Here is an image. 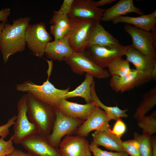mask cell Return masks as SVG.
<instances>
[{
  "label": "cell",
  "instance_id": "1",
  "mask_svg": "<svg viewBox=\"0 0 156 156\" xmlns=\"http://www.w3.org/2000/svg\"><path fill=\"white\" fill-rule=\"evenodd\" d=\"M31 19L21 17L13 20L12 24L6 23L0 34V50L4 63L10 56L25 50V34Z\"/></svg>",
  "mask_w": 156,
  "mask_h": 156
},
{
  "label": "cell",
  "instance_id": "2",
  "mask_svg": "<svg viewBox=\"0 0 156 156\" xmlns=\"http://www.w3.org/2000/svg\"><path fill=\"white\" fill-rule=\"evenodd\" d=\"M27 115L40 136L47 137L51 133L55 119L54 107L27 93Z\"/></svg>",
  "mask_w": 156,
  "mask_h": 156
},
{
  "label": "cell",
  "instance_id": "3",
  "mask_svg": "<svg viewBox=\"0 0 156 156\" xmlns=\"http://www.w3.org/2000/svg\"><path fill=\"white\" fill-rule=\"evenodd\" d=\"M42 84L38 85L28 80L16 85V90L18 91L26 92L54 108L65 99V95L69 91L70 88L65 89L56 88L49 80V77Z\"/></svg>",
  "mask_w": 156,
  "mask_h": 156
},
{
  "label": "cell",
  "instance_id": "4",
  "mask_svg": "<svg viewBox=\"0 0 156 156\" xmlns=\"http://www.w3.org/2000/svg\"><path fill=\"white\" fill-rule=\"evenodd\" d=\"M68 15L70 25L64 37L74 52H84L95 21Z\"/></svg>",
  "mask_w": 156,
  "mask_h": 156
},
{
  "label": "cell",
  "instance_id": "5",
  "mask_svg": "<svg viewBox=\"0 0 156 156\" xmlns=\"http://www.w3.org/2000/svg\"><path fill=\"white\" fill-rule=\"evenodd\" d=\"M129 46L120 44L105 46L90 45L85 47L84 53L94 64L104 69L115 59L125 55Z\"/></svg>",
  "mask_w": 156,
  "mask_h": 156
},
{
  "label": "cell",
  "instance_id": "6",
  "mask_svg": "<svg viewBox=\"0 0 156 156\" xmlns=\"http://www.w3.org/2000/svg\"><path fill=\"white\" fill-rule=\"evenodd\" d=\"M54 108L55 119L52 131L46 138L51 146L58 148L62 138L67 135L75 134L84 121L66 116Z\"/></svg>",
  "mask_w": 156,
  "mask_h": 156
},
{
  "label": "cell",
  "instance_id": "7",
  "mask_svg": "<svg viewBox=\"0 0 156 156\" xmlns=\"http://www.w3.org/2000/svg\"><path fill=\"white\" fill-rule=\"evenodd\" d=\"M27 93L24 94L18 101V114L13 124L14 134L12 135L13 143L20 144L26 138L38 133L36 126L31 122L27 115Z\"/></svg>",
  "mask_w": 156,
  "mask_h": 156
},
{
  "label": "cell",
  "instance_id": "8",
  "mask_svg": "<svg viewBox=\"0 0 156 156\" xmlns=\"http://www.w3.org/2000/svg\"><path fill=\"white\" fill-rule=\"evenodd\" d=\"M126 60L135 66L138 73L136 87H139L152 80L151 73L156 66V58L145 55L129 46L125 54Z\"/></svg>",
  "mask_w": 156,
  "mask_h": 156
},
{
  "label": "cell",
  "instance_id": "9",
  "mask_svg": "<svg viewBox=\"0 0 156 156\" xmlns=\"http://www.w3.org/2000/svg\"><path fill=\"white\" fill-rule=\"evenodd\" d=\"M52 39L44 22L28 25L25 34V42L34 55L42 57L47 44Z\"/></svg>",
  "mask_w": 156,
  "mask_h": 156
},
{
  "label": "cell",
  "instance_id": "10",
  "mask_svg": "<svg viewBox=\"0 0 156 156\" xmlns=\"http://www.w3.org/2000/svg\"><path fill=\"white\" fill-rule=\"evenodd\" d=\"M124 29L131 38L132 47L145 55L156 58L155 34L128 24L125 25Z\"/></svg>",
  "mask_w": 156,
  "mask_h": 156
},
{
  "label": "cell",
  "instance_id": "11",
  "mask_svg": "<svg viewBox=\"0 0 156 156\" xmlns=\"http://www.w3.org/2000/svg\"><path fill=\"white\" fill-rule=\"evenodd\" d=\"M66 63L75 73L81 75L86 72L94 77L103 79L110 76L108 70L101 68L92 62L84 52L73 53L64 59Z\"/></svg>",
  "mask_w": 156,
  "mask_h": 156
},
{
  "label": "cell",
  "instance_id": "12",
  "mask_svg": "<svg viewBox=\"0 0 156 156\" xmlns=\"http://www.w3.org/2000/svg\"><path fill=\"white\" fill-rule=\"evenodd\" d=\"M109 117L104 110L96 105L88 118L77 128L75 134L81 137H87L91 131H103L110 128Z\"/></svg>",
  "mask_w": 156,
  "mask_h": 156
},
{
  "label": "cell",
  "instance_id": "13",
  "mask_svg": "<svg viewBox=\"0 0 156 156\" xmlns=\"http://www.w3.org/2000/svg\"><path fill=\"white\" fill-rule=\"evenodd\" d=\"M20 144L32 156H62L60 148L51 146L46 137L38 134L26 138Z\"/></svg>",
  "mask_w": 156,
  "mask_h": 156
},
{
  "label": "cell",
  "instance_id": "14",
  "mask_svg": "<svg viewBox=\"0 0 156 156\" xmlns=\"http://www.w3.org/2000/svg\"><path fill=\"white\" fill-rule=\"evenodd\" d=\"M59 147L62 156H92L88 141L79 135H66Z\"/></svg>",
  "mask_w": 156,
  "mask_h": 156
},
{
  "label": "cell",
  "instance_id": "15",
  "mask_svg": "<svg viewBox=\"0 0 156 156\" xmlns=\"http://www.w3.org/2000/svg\"><path fill=\"white\" fill-rule=\"evenodd\" d=\"M96 106L94 101L90 103L81 104L64 99L55 108L66 116L85 121L93 112Z\"/></svg>",
  "mask_w": 156,
  "mask_h": 156
},
{
  "label": "cell",
  "instance_id": "16",
  "mask_svg": "<svg viewBox=\"0 0 156 156\" xmlns=\"http://www.w3.org/2000/svg\"><path fill=\"white\" fill-rule=\"evenodd\" d=\"M105 10L95 6L91 0H74L70 13L71 16L100 22Z\"/></svg>",
  "mask_w": 156,
  "mask_h": 156
},
{
  "label": "cell",
  "instance_id": "17",
  "mask_svg": "<svg viewBox=\"0 0 156 156\" xmlns=\"http://www.w3.org/2000/svg\"><path fill=\"white\" fill-rule=\"evenodd\" d=\"M142 15L144 13L134 5L133 0H120L110 8L105 10L101 20L112 21L116 18L129 13Z\"/></svg>",
  "mask_w": 156,
  "mask_h": 156
},
{
  "label": "cell",
  "instance_id": "18",
  "mask_svg": "<svg viewBox=\"0 0 156 156\" xmlns=\"http://www.w3.org/2000/svg\"><path fill=\"white\" fill-rule=\"evenodd\" d=\"M114 24L125 23L140 29L150 31L156 30V10L151 13L136 17L121 16L112 21Z\"/></svg>",
  "mask_w": 156,
  "mask_h": 156
},
{
  "label": "cell",
  "instance_id": "19",
  "mask_svg": "<svg viewBox=\"0 0 156 156\" xmlns=\"http://www.w3.org/2000/svg\"><path fill=\"white\" fill-rule=\"evenodd\" d=\"M92 141L98 146H102L107 149L117 152H125L122 141L111 131V129L95 131L92 134Z\"/></svg>",
  "mask_w": 156,
  "mask_h": 156
},
{
  "label": "cell",
  "instance_id": "20",
  "mask_svg": "<svg viewBox=\"0 0 156 156\" xmlns=\"http://www.w3.org/2000/svg\"><path fill=\"white\" fill-rule=\"evenodd\" d=\"M73 52L67 39L64 37L48 43L45 49L44 54L51 60L61 62Z\"/></svg>",
  "mask_w": 156,
  "mask_h": 156
},
{
  "label": "cell",
  "instance_id": "21",
  "mask_svg": "<svg viewBox=\"0 0 156 156\" xmlns=\"http://www.w3.org/2000/svg\"><path fill=\"white\" fill-rule=\"evenodd\" d=\"M119 44L118 40L105 29L100 22H95L87 46L116 45Z\"/></svg>",
  "mask_w": 156,
  "mask_h": 156
},
{
  "label": "cell",
  "instance_id": "22",
  "mask_svg": "<svg viewBox=\"0 0 156 156\" xmlns=\"http://www.w3.org/2000/svg\"><path fill=\"white\" fill-rule=\"evenodd\" d=\"M138 73L135 69H132L128 74L122 76H112L110 85L116 92L123 93L136 87Z\"/></svg>",
  "mask_w": 156,
  "mask_h": 156
},
{
  "label": "cell",
  "instance_id": "23",
  "mask_svg": "<svg viewBox=\"0 0 156 156\" xmlns=\"http://www.w3.org/2000/svg\"><path fill=\"white\" fill-rule=\"evenodd\" d=\"M143 98L134 114V117L140 120L156 105V86L143 94Z\"/></svg>",
  "mask_w": 156,
  "mask_h": 156
},
{
  "label": "cell",
  "instance_id": "24",
  "mask_svg": "<svg viewBox=\"0 0 156 156\" xmlns=\"http://www.w3.org/2000/svg\"><path fill=\"white\" fill-rule=\"evenodd\" d=\"M94 77L90 74L86 73L85 78L82 83L73 90L68 92L65 95V99L75 97L83 98L86 103L93 101L91 93V87L94 81Z\"/></svg>",
  "mask_w": 156,
  "mask_h": 156
},
{
  "label": "cell",
  "instance_id": "25",
  "mask_svg": "<svg viewBox=\"0 0 156 156\" xmlns=\"http://www.w3.org/2000/svg\"><path fill=\"white\" fill-rule=\"evenodd\" d=\"M90 90L93 101L95 102L96 105L105 112L111 120H116L121 117L127 118V117L128 115L126 114V112L128 111L127 109H121L117 106H107L101 101L96 92L94 81L91 85Z\"/></svg>",
  "mask_w": 156,
  "mask_h": 156
},
{
  "label": "cell",
  "instance_id": "26",
  "mask_svg": "<svg viewBox=\"0 0 156 156\" xmlns=\"http://www.w3.org/2000/svg\"><path fill=\"white\" fill-rule=\"evenodd\" d=\"M107 67L108 71L112 76H124L129 73L131 70L129 62L122 57L115 59Z\"/></svg>",
  "mask_w": 156,
  "mask_h": 156
},
{
  "label": "cell",
  "instance_id": "27",
  "mask_svg": "<svg viewBox=\"0 0 156 156\" xmlns=\"http://www.w3.org/2000/svg\"><path fill=\"white\" fill-rule=\"evenodd\" d=\"M134 139L137 142L141 156H152V148L151 136L143 133L140 134L135 132Z\"/></svg>",
  "mask_w": 156,
  "mask_h": 156
},
{
  "label": "cell",
  "instance_id": "28",
  "mask_svg": "<svg viewBox=\"0 0 156 156\" xmlns=\"http://www.w3.org/2000/svg\"><path fill=\"white\" fill-rule=\"evenodd\" d=\"M138 127L142 129V133L151 136L156 132V113L145 116L138 121Z\"/></svg>",
  "mask_w": 156,
  "mask_h": 156
},
{
  "label": "cell",
  "instance_id": "29",
  "mask_svg": "<svg viewBox=\"0 0 156 156\" xmlns=\"http://www.w3.org/2000/svg\"><path fill=\"white\" fill-rule=\"evenodd\" d=\"M53 13L50 21V24L57 25L68 31L70 25L69 19L68 15L59 14L55 11Z\"/></svg>",
  "mask_w": 156,
  "mask_h": 156
},
{
  "label": "cell",
  "instance_id": "30",
  "mask_svg": "<svg viewBox=\"0 0 156 156\" xmlns=\"http://www.w3.org/2000/svg\"><path fill=\"white\" fill-rule=\"evenodd\" d=\"M90 145L91 151L94 156H129L125 152H112L103 150L92 141Z\"/></svg>",
  "mask_w": 156,
  "mask_h": 156
},
{
  "label": "cell",
  "instance_id": "31",
  "mask_svg": "<svg viewBox=\"0 0 156 156\" xmlns=\"http://www.w3.org/2000/svg\"><path fill=\"white\" fill-rule=\"evenodd\" d=\"M123 147L125 152L131 156H141L138 145L135 139L123 142Z\"/></svg>",
  "mask_w": 156,
  "mask_h": 156
},
{
  "label": "cell",
  "instance_id": "32",
  "mask_svg": "<svg viewBox=\"0 0 156 156\" xmlns=\"http://www.w3.org/2000/svg\"><path fill=\"white\" fill-rule=\"evenodd\" d=\"M13 137L12 136L8 141L0 138V156H6L15 149L13 145Z\"/></svg>",
  "mask_w": 156,
  "mask_h": 156
},
{
  "label": "cell",
  "instance_id": "33",
  "mask_svg": "<svg viewBox=\"0 0 156 156\" xmlns=\"http://www.w3.org/2000/svg\"><path fill=\"white\" fill-rule=\"evenodd\" d=\"M127 127L125 122L120 118L116 120L112 129V132L116 136L120 138L125 133Z\"/></svg>",
  "mask_w": 156,
  "mask_h": 156
},
{
  "label": "cell",
  "instance_id": "34",
  "mask_svg": "<svg viewBox=\"0 0 156 156\" xmlns=\"http://www.w3.org/2000/svg\"><path fill=\"white\" fill-rule=\"evenodd\" d=\"M16 118V115H14L8 119L7 123L0 126V137L3 138H6L9 133V128L13 125Z\"/></svg>",
  "mask_w": 156,
  "mask_h": 156
},
{
  "label": "cell",
  "instance_id": "35",
  "mask_svg": "<svg viewBox=\"0 0 156 156\" xmlns=\"http://www.w3.org/2000/svg\"><path fill=\"white\" fill-rule=\"evenodd\" d=\"M51 34L54 36V40L63 38L67 31L56 25H51L50 27Z\"/></svg>",
  "mask_w": 156,
  "mask_h": 156
},
{
  "label": "cell",
  "instance_id": "36",
  "mask_svg": "<svg viewBox=\"0 0 156 156\" xmlns=\"http://www.w3.org/2000/svg\"><path fill=\"white\" fill-rule=\"evenodd\" d=\"M74 0H64L58 11H55L57 14L68 15L70 12Z\"/></svg>",
  "mask_w": 156,
  "mask_h": 156
},
{
  "label": "cell",
  "instance_id": "37",
  "mask_svg": "<svg viewBox=\"0 0 156 156\" xmlns=\"http://www.w3.org/2000/svg\"><path fill=\"white\" fill-rule=\"evenodd\" d=\"M11 12L9 8H3L0 10V21L6 23L7 22L8 17Z\"/></svg>",
  "mask_w": 156,
  "mask_h": 156
},
{
  "label": "cell",
  "instance_id": "38",
  "mask_svg": "<svg viewBox=\"0 0 156 156\" xmlns=\"http://www.w3.org/2000/svg\"><path fill=\"white\" fill-rule=\"evenodd\" d=\"M6 156H32L28 153L20 150L15 149L10 154Z\"/></svg>",
  "mask_w": 156,
  "mask_h": 156
},
{
  "label": "cell",
  "instance_id": "39",
  "mask_svg": "<svg viewBox=\"0 0 156 156\" xmlns=\"http://www.w3.org/2000/svg\"><path fill=\"white\" fill-rule=\"evenodd\" d=\"M115 1H116L115 0H100L96 1H93V3L95 6L98 7L99 6L110 4Z\"/></svg>",
  "mask_w": 156,
  "mask_h": 156
},
{
  "label": "cell",
  "instance_id": "40",
  "mask_svg": "<svg viewBox=\"0 0 156 156\" xmlns=\"http://www.w3.org/2000/svg\"><path fill=\"white\" fill-rule=\"evenodd\" d=\"M152 148V156H156V140L155 138H151Z\"/></svg>",
  "mask_w": 156,
  "mask_h": 156
},
{
  "label": "cell",
  "instance_id": "41",
  "mask_svg": "<svg viewBox=\"0 0 156 156\" xmlns=\"http://www.w3.org/2000/svg\"><path fill=\"white\" fill-rule=\"evenodd\" d=\"M152 80H155L156 79V66L153 69L151 74Z\"/></svg>",
  "mask_w": 156,
  "mask_h": 156
},
{
  "label": "cell",
  "instance_id": "42",
  "mask_svg": "<svg viewBox=\"0 0 156 156\" xmlns=\"http://www.w3.org/2000/svg\"><path fill=\"white\" fill-rule=\"evenodd\" d=\"M6 23L1 22L0 23V34L4 27H5Z\"/></svg>",
  "mask_w": 156,
  "mask_h": 156
}]
</instances>
